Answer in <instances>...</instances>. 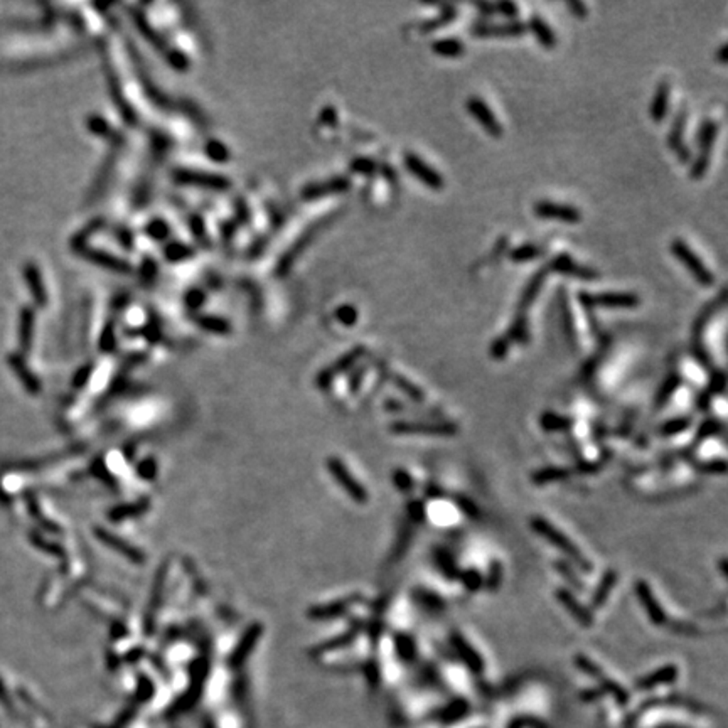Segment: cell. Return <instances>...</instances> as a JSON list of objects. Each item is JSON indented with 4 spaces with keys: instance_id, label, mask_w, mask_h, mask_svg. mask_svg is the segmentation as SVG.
<instances>
[{
    "instance_id": "cell-26",
    "label": "cell",
    "mask_w": 728,
    "mask_h": 728,
    "mask_svg": "<svg viewBox=\"0 0 728 728\" xmlns=\"http://www.w3.org/2000/svg\"><path fill=\"white\" fill-rule=\"evenodd\" d=\"M683 385V378L681 374L678 373H669L666 376V380L663 381L659 386V389H657L656 393V408H663L666 407L669 400L675 396V393L678 391L679 386Z\"/></svg>"
},
{
    "instance_id": "cell-43",
    "label": "cell",
    "mask_w": 728,
    "mask_h": 728,
    "mask_svg": "<svg viewBox=\"0 0 728 728\" xmlns=\"http://www.w3.org/2000/svg\"><path fill=\"white\" fill-rule=\"evenodd\" d=\"M496 14L506 17L507 21H516L518 14H520V9H518V5L514 2L502 0V2L496 3Z\"/></svg>"
},
{
    "instance_id": "cell-27",
    "label": "cell",
    "mask_w": 728,
    "mask_h": 728,
    "mask_svg": "<svg viewBox=\"0 0 728 728\" xmlns=\"http://www.w3.org/2000/svg\"><path fill=\"white\" fill-rule=\"evenodd\" d=\"M570 470L565 467H543V469L535 470L531 474V481L536 485H545L551 483H560V481L568 479Z\"/></svg>"
},
{
    "instance_id": "cell-2",
    "label": "cell",
    "mask_w": 728,
    "mask_h": 728,
    "mask_svg": "<svg viewBox=\"0 0 728 728\" xmlns=\"http://www.w3.org/2000/svg\"><path fill=\"white\" fill-rule=\"evenodd\" d=\"M669 250H671L672 256L690 271V275L694 278L698 285L707 287V289L715 285V275L712 274L707 263L698 256L696 252H693V248L685 240H681V238L672 240L671 245H669Z\"/></svg>"
},
{
    "instance_id": "cell-19",
    "label": "cell",
    "mask_w": 728,
    "mask_h": 728,
    "mask_svg": "<svg viewBox=\"0 0 728 728\" xmlns=\"http://www.w3.org/2000/svg\"><path fill=\"white\" fill-rule=\"evenodd\" d=\"M617 580H619V573H617L616 568L605 570L600 582H598V585L597 588H595L594 595H592V598H590L592 609H602V607H604L605 602L609 600L610 594H612L614 587L617 585Z\"/></svg>"
},
{
    "instance_id": "cell-37",
    "label": "cell",
    "mask_w": 728,
    "mask_h": 728,
    "mask_svg": "<svg viewBox=\"0 0 728 728\" xmlns=\"http://www.w3.org/2000/svg\"><path fill=\"white\" fill-rule=\"evenodd\" d=\"M720 432H723V425L718 420H713V418L712 420H705L696 432V442L709 439L713 435H718Z\"/></svg>"
},
{
    "instance_id": "cell-22",
    "label": "cell",
    "mask_w": 728,
    "mask_h": 728,
    "mask_svg": "<svg viewBox=\"0 0 728 728\" xmlns=\"http://www.w3.org/2000/svg\"><path fill=\"white\" fill-rule=\"evenodd\" d=\"M430 49H432L437 56L455 60V58L464 56L465 44L459 38H442L433 40V43L430 44Z\"/></svg>"
},
{
    "instance_id": "cell-23",
    "label": "cell",
    "mask_w": 728,
    "mask_h": 728,
    "mask_svg": "<svg viewBox=\"0 0 728 728\" xmlns=\"http://www.w3.org/2000/svg\"><path fill=\"white\" fill-rule=\"evenodd\" d=\"M505 336L511 341V344H528L529 343V321L526 312H518L513 324L506 330Z\"/></svg>"
},
{
    "instance_id": "cell-47",
    "label": "cell",
    "mask_w": 728,
    "mask_h": 728,
    "mask_svg": "<svg viewBox=\"0 0 728 728\" xmlns=\"http://www.w3.org/2000/svg\"><path fill=\"white\" fill-rule=\"evenodd\" d=\"M474 5H476V9H479V12L483 14V16H496V3L476 2Z\"/></svg>"
},
{
    "instance_id": "cell-7",
    "label": "cell",
    "mask_w": 728,
    "mask_h": 728,
    "mask_svg": "<svg viewBox=\"0 0 728 728\" xmlns=\"http://www.w3.org/2000/svg\"><path fill=\"white\" fill-rule=\"evenodd\" d=\"M403 160H404V167L410 171V174L413 175L415 179H418V181H420L422 184H425V186L430 187L432 191L444 189L445 181H444L442 174H440L435 167L426 164L420 156H417V154H413V152H408V154H404Z\"/></svg>"
},
{
    "instance_id": "cell-17",
    "label": "cell",
    "mask_w": 728,
    "mask_h": 728,
    "mask_svg": "<svg viewBox=\"0 0 728 728\" xmlns=\"http://www.w3.org/2000/svg\"><path fill=\"white\" fill-rule=\"evenodd\" d=\"M432 557L433 563H435L440 575H442L444 579H447V582H457L459 575H461V566H459L454 555H452L447 548L439 546L433 550Z\"/></svg>"
},
{
    "instance_id": "cell-9",
    "label": "cell",
    "mask_w": 728,
    "mask_h": 728,
    "mask_svg": "<svg viewBox=\"0 0 728 728\" xmlns=\"http://www.w3.org/2000/svg\"><path fill=\"white\" fill-rule=\"evenodd\" d=\"M546 268L548 271H555V274L565 275V277L580 278V280H595L600 277V274L595 268L577 263L570 253H560L558 256H555Z\"/></svg>"
},
{
    "instance_id": "cell-35",
    "label": "cell",
    "mask_w": 728,
    "mask_h": 728,
    "mask_svg": "<svg viewBox=\"0 0 728 728\" xmlns=\"http://www.w3.org/2000/svg\"><path fill=\"white\" fill-rule=\"evenodd\" d=\"M511 345H513L511 341L502 334L501 337H496V339L492 341L491 348H489V354H491V358L496 359V361H501V359H505L506 356L509 354Z\"/></svg>"
},
{
    "instance_id": "cell-3",
    "label": "cell",
    "mask_w": 728,
    "mask_h": 728,
    "mask_svg": "<svg viewBox=\"0 0 728 728\" xmlns=\"http://www.w3.org/2000/svg\"><path fill=\"white\" fill-rule=\"evenodd\" d=\"M718 123H716V120H705L703 123L700 125V128H698V135H696V142H698V147H700V152H698V157L694 159L693 164H691V179H694V181H700V179L705 178V174H707L708 167H709V160H712V150H713V145H715L716 142V135H718Z\"/></svg>"
},
{
    "instance_id": "cell-39",
    "label": "cell",
    "mask_w": 728,
    "mask_h": 728,
    "mask_svg": "<svg viewBox=\"0 0 728 728\" xmlns=\"http://www.w3.org/2000/svg\"><path fill=\"white\" fill-rule=\"evenodd\" d=\"M454 501H455V505L461 507L462 513H464L465 516H469L470 520H479L481 511H479V507L474 505L472 499H467L465 496H454Z\"/></svg>"
},
{
    "instance_id": "cell-45",
    "label": "cell",
    "mask_w": 728,
    "mask_h": 728,
    "mask_svg": "<svg viewBox=\"0 0 728 728\" xmlns=\"http://www.w3.org/2000/svg\"><path fill=\"white\" fill-rule=\"evenodd\" d=\"M566 7H568L570 12H572L577 19H585L587 17V14H588L587 5L583 2H580V0H575V2H566Z\"/></svg>"
},
{
    "instance_id": "cell-44",
    "label": "cell",
    "mask_w": 728,
    "mask_h": 728,
    "mask_svg": "<svg viewBox=\"0 0 728 728\" xmlns=\"http://www.w3.org/2000/svg\"><path fill=\"white\" fill-rule=\"evenodd\" d=\"M408 513H410V518L413 520V523L422 524L425 521V505L422 501L408 502Z\"/></svg>"
},
{
    "instance_id": "cell-41",
    "label": "cell",
    "mask_w": 728,
    "mask_h": 728,
    "mask_svg": "<svg viewBox=\"0 0 728 728\" xmlns=\"http://www.w3.org/2000/svg\"><path fill=\"white\" fill-rule=\"evenodd\" d=\"M393 483H395L396 487H398L402 492H410L411 489L415 487L413 477H411L410 474L403 469L395 470V474H393Z\"/></svg>"
},
{
    "instance_id": "cell-38",
    "label": "cell",
    "mask_w": 728,
    "mask_h": 728,
    "mask_svg": "<svg viewBox=\"0 0 728 728\" xmlns=\"http://www.w3.org/2000/svg\"><path fill=\"white\" fill-rule=\"evenodd\" d=\"M727 386V378L725 373L722 369H712V378H709V383L707 391L709 395H720V393L725 389Z\"/></svg>"
},
{
    "instance_id": "cell-5",
    "label": "cell",
    "mask_w": 728,
    "mask_h": 728,
    "mask_svg": "<svg viewBox=\"0 0 728 728\" xmlns=\"http://www.w3.org/2000/svg\"><path fill=\"white\" fill-rule=\"evenodd\" d=\"M391 430L398 435L424 437H454L459 433V426L452 422H396L391 425Z\"/></svg>"
},
{
    "instance_id": "cell-31",
    "label": "cell",
    "mask_w": 728,
    "mask_h": 728,
    "mask_svg": "<svg viewBox=\"0 0 728 728\" xmlns=\"http://www.w3.org/2000/svg\"><path fill=\"white\" fill-rule=\"evenodd\" d=\"M457 582H461L462 587H464L467 592L476 594V592L484 588V575L477 568H465L461 570V575H459Z\"/></svg>"
},
{
    "instance_id": "cell-1",
    "label": "cell",
    "mask_w": 728,
    "mask_h": 728,
    "mask_svg": "<svg viewBox=\"0 0 728 728\" xmlns=\"http://www.w3.org/2000/svg\"><path fill=\"white\" fill-rule=\"evenodd\" d=\"M531 529L536 533V535L543 536V538H545L550 545L557 546L561 553H565L566 557H568L570 560L577 565L575 568L582 570V572H585V573H592V570H594L592 561L588 560V558L579 550V548H577L575 543H573L572 539H570L568 536L561 531V529H558L557 526L551 524L550 521L542 516L531 518Z\"/></svg>"
},
{
    "instance_id": "cell-30",
    "label": "cell",
    "mask_w": 728,
    "mask_h": 728,
    "mask_svg": "<svg viewBox=\"0 0 728 728\" xmlns=\"http://www.w3.org/2000/svg\"><path fill=\"white\" fill-rule=\"evenodd\" d=\"M395 646L403 663H411L417 657V642L408 632H398L395 635Z\"/></svg>"
},
{
    "instance_id": "cell-32",
    "label": "cell",
    "mask_w": 728,
    "mask_h": 728,
    "mask_svg": "<svg viewBox=\"0 0 728 728\" xmlns=\"http://www.w3.org/2000/svg\"><path fill=\"white\" fill-rule=\"evenodd\" d=\"M502 573H505V568H502V563L499 560H491V563H489V568H487V573H485L484 577V588L489 592H496L501 588V583H502Z\"/></svg>"
},
{
    "instance_id": "cell-29",
    "label": "cell",
    "mask_w": 728,
    "mask_h": 728,
    "mask_svg": "<svg viewBox=\"0 0 728 728\" xmlns=\"http://www.w3.org/2000/svg\"><path fill=\"white\" fill-rule=\"evenodd\" d=\"M691 425H693V418L688 417V415L671 418V420H666L664 424H661L659 426H657V435H661V437L679 435V433L686 432Z\"/></svg>"
},
{
    "instance_id": "cell-16",
    "label": "cell",
    "mask_w": 728,
    "mask_h": 728,
    "mask_svg": "<svg viewBox=\"0 0 728 728\" xmlns=\"http://www.w3.org/2000/svg\"><path fill=\"white\" fill-rule=\"evenodd\" d=\"M548 274H550V271H548V268L545 267L536 271V274L529 278L528 283L524 285L523 292H521L520 302H518V312H528V308L531 307L533 302L536 300V297L542 292L543 285H545L548 278Z\"/></svg>"
},
{
    "instance_id": "cell-14",
    "label": "cell",
    "mask_w": 728,
    "mask_h": 728,
    "mask_svg": "<svg viewBox=\"0 0 728 728\" xmlns=\"http://www.w3.org/2000/svg\"><path fill=\"white\" fill-rule=\"evenodd\" d=\"M686 115H688L686 110L683 108L681 112L676 115V119L671 125V130H669V135H668L669 149H671L672 152L678 156V159L681 160L683 164H690L691 162V150L688 149L685 138H683V134H685V127H686Z\"/></svg>"
},
{
    "instance_id": "cell-20",
    "label": "cell",
    "mask_w": 728,
    "mask_h": 728,
    "mask_svg": "<svg viewBox=\"0 0 728 728\" xmlns=\"http://www.w3.org/2000/svg\"><path fill=\"white\" fill-rule=\"evenodd\" d=\"M678 679V666L675 664H666V666L656 669L651 675H646L644 678H641L638 681L639 690H653V688L659 685H669V683H675Z\"/></svg>"
},
{
    "instance_id": "cell-12",
    "label": "cell",
    "mask_w": 728,
    "mask_h": 728,
    "mask_svg": "<svg viewBox=\"0 0 728 728\" xmlns=\"http://www.w3.org/2000/svg\"><path fill=\"white\" fill-rule=\"evenodd\" d=\"M634 590H635V595H638L639 602H641L642 609H644L647 617L651 619V622H653L654 626H664V624H668L666 612H664L663 607H661L659 602H657L656 595H654L653 588H651L649 583H647L646 580L639 579L638 582L634 583Z\"/></svg>"
},
{
    "instance_id": "cell-4",
    "label": "cell",
    "mask_w": 728,
    "mask_h": 728,
    "mask_svg": "<svg viewBox=\"0 0 728 728\" xmlns=\"http://www.w3.org/2000/svg\"><path fill=\"white\" fill-rule=\"evenodd\" d=\"M579 302L585 311H592L595 307L609 308H634L641 304L638 293L634 292H579Z\"/></svg>"
},
{
    "instance_id": "cell-28",
    "label": "cell",
    "mask_w": 728,
    "mask_h": 728,
    "mask_svg": "<svg viewBox=\"0 0 728 728\" xmlns=\"http://www.w3.org/2000/svg\"><path fill=\"white\" fill-rule=\"evenodd\" d=\"M543 253H545V248H542V246L533 245V243H524V245H520L514 250H511L509 260L514 263H528L533 262V260L542 258Z\"/></svg>"
},
{
    "instance_id": "cell-42",
    "label": "cell",
    "mask_w": 728,
    "mask_h": 728,
    "mask_svg": "<svg viewBox=\"0 0 728 728\" xmlns=\"http://www.w3.org/2000/svg\"><path fill=\"white\" fill-rule=\"evenodd\" d=\"M561 317H563V327L566 330V336H568V339L575 341V326H573V317H572V312H570V307H568V302L561 297Z\"/></svg>"
},
{
    "instance_id": "cell-46",
    "label": "cell",
    "mask_w": 728,
    "mask_h": 728,
    "mask_svg": "<svg viewBox=\"0 0 728 728\" xmlns=\"http://www.w3.org/2000/svg\"><path fill=\"white\" fill-rule=\"evenodd\" d=\"M712 398L713 396L709 395L708 391H701L700 395L696 396V408L700 411H708L709 404H712Z\"/></svg>"
},
{
    "instance_id": "cell-48",
    "label": "cell",
    "mask_w": 728,
    "mask_h": 728,
    "mask_svg": "<svg viewBox=\"0 0 728 728\" xmlns=\"http://www.w3.org/2000/svg\"><path fill=\"white\" fill-rule=\"evenodd\" d=\"M718 60H720V62H723V64H725V62H727V44H723V46L720 47V51H718Z\"/></svg>"
},
{
    "instance_id": "cell-34",
    "label": "cell",
    "mask_w": 728,
    "mask_h": 728,
    "mask_svg": "<svg viewBox=\"0 0 728 728\" xmlns=\"http://www.w3.org/2000/svg\"><path fill=\"white\" fill-rule=\"evenodd\" d=\"M555 570H557V572L560 573V575L563 577V579L568 580V582L572 583V585L575 587L577 590H580V592L585 590V583H583L582 580H580L579 572L575 570V566L566 563V561H563V560H557V561H555Z\"/></svg>"
},
{
    "instance_id": "cell-33",
    "label": "cell",
    "mask_w": 728,
    "mask_h": 728,
    "mask_svg": "<svg viewBox=\"0 0 728 728\" xmlns=\"http://www.w3.org/2000/svg\"><path fill=\"white\" fill-rule=\"evenodd\" d=\"M415 598H417L418 604L424 607V609L430 610V612H440V610H444L445 605H447L439 595L428 590H418L417 594H415Z\"/></svg>"
},
{
    "instance_id": "cell-40",
    "label": "cell",
    "mask_w": 728,
    "mask_h": 728,
    "mask_svg": "<svg viewBox=\"0 0 728 728\" xmlns=\"http://www.w3.org/2000/svg\"><path fill=\"white\" fill-rule=\"evenodd\" d=\"M696 469L703 474H716V476H723L727 472V462L723 459H715V461L709 462H701L696 465Z\"/></svg>"
},
{
    "instance_id": "cell-21",
    "label": "cell",
    "mask_w": 728,
    "mask_h": 728,
    "mask_svg": "<svg viewBox=\"0 0 728 728\" xmlns=\"http://www.w3.org/2000/svg\"><path fill=\"white\" fill-rule=\"evenodd\" d=\"M669 110V84L666 81H661L656 88V93H654L653 101H651V119L656 123H661L668 115Z\"/></svg>"
},
{
    "instance_id": "cell-8",
    "label": "cell",
    "mask_w": 728,
    "mask_h": 728,
    "mask_svg": "<svg viewBox=\"0 0 728 728\" xmlns=\"http://www.w3.org/2000/svg\"><path fill=\"white\" fill-rule=\"evenodd\" d=\"M465 108H467V113H469L470 117H474V119L477 120V123H479L481 127H483L484 130L491 135V137H494V138L502 137L505 130H502L501 121L498 120V117L494 115L491 106H489L483 98L470 97L469 100L465 101Z\"/></svg>"
},
{
    "instance_id": "cell-11",
    "label": "cell",
    "mask_w": 728,
    "mask_h": 728,
    "mask_svg": "<svg viewBox=\"0 0 728 728\" xmlns=\"http://www.w3.org/2000/svg\"><path fill=\"white\" fill-rule=\"evenodd\" d=\"M528 31L524 22L521 21H507L502 24H487V22H479V24L470 27V34L476 38H520Z\"/></svg>"
},
{
    "instance_id": "cell-36",
    "label": "cell",
    "mask_w": 728,
    "mask_h": 728,
    "mask_svg": "<svg viewBox=\"0 0 728 728\" xmlns=\"http://www.w3.org/2000/svg\"><path fill=\"white\" fill-rule=\"evenodd\" d=\"M395 383L398 385L411 400H415V402H425V393L420 386L411 383L410 380H407V378L403 376H395Z\"/></svg>"
},
{
    "instance_id": "cell-6",
    "label": "cell",
    "mask_w": 728,
    "mask_h": 728,
    "mask_svg": "<svg viewBox=\"0 0 728 728\" xmlns=\"http://www.w3.org/2000/svg\"><path fill=\"white\" fill-rule=\"evenodd\" d=\"M533 213L539 219L560 221L566 224H577L582 221V211L572 204H560L553 201H536Z\"/></svg>"
},
{
    "instance_id": "cell-15",
    "label": "cell",
    "mask_w": 728,
    "mask_h": 728,
    "mask_svg": "<svg viewBox=\"0 0 728 728\" xmlns=\"http://www.w3.org/2000/svg\"><path fill=\"white\" fill-rule=\"evenodd\" d=\"M329 467H330V472H332V476L336 477L337 481H339L341 485L345 489V492H348L349 496H351L354 501L358 502H366L367 501V492L366 489L363 487L361 484L358 483V481L354 479V477L351 476V472H348V469L341 464L339 461H336V459H332V461L329 462Z\"/></svg>"
},
{
    "instance_id": "cell-49",
    "label": "cell",
    "mask_w": 728,
    "mask_h": 728,
    "mask_svg": "<svg viewBox=\"0 0 728 728\" xmlns=\"http://www.w3.org/2000/svg\"><path fill=\"white\" fill-rule=\"evenodd\" d=\"M720 570H722L723 577H725V579H727L728 575H727V560H725V558H723V560L720 561Z\"/></svg>"
},
{
    "instance_id": "cell-10",
    "label": "cell",
    "mask_w": 728,
    "mask_h": 728,
    "mask_svg": "<svg viewBox=\"0 0 728 728\" xmlns=\"http://www.w3.org/2000/svg\"><path fill=\"white\" fill-rule=\"evenodd\" d=\"M555 597H557V600L565 607L566 612H568L570 616H572L573 619L580 624V626L585 629L594 627V624H595L594 612L590 610V607L582 604L580 598L577 597V595L573 594L570 588H557Z\"/></svg>"
},
{
    "instance_id": "cell-24",
    "label": "cell",
    "mask_w": 728,
    "mask_h": 728,
    "mask_svg": "<svg viewBox=\"0 0 728 728\" xmlns=\"http://www.w3.org/2000/svg\"><path fill=\"white\" fill-rule=\"evenodd\" d=\"M440 9L442 10H440L439 16L422 22L420 32H424V34H430V32L439 31V29H442L447 24H450V22L455 21V17H457V9H455V5H452V3H445V5H440Z\"/></svg>"
},
{
    "instance_id": "cell-18",
    "label": "cell",
    "mask_w": 728,
    "mask_h": 728,
    "mask_svg": "<svg viewBox=\"0 0 728 728\" xmlns=\"http://www.w3.org/2000/svg\"><path fill=\"white\" fill-rule=\"evenodd\" d=\"M526 27L533 32L536 40H538L545 49H555V47H557V34H555V31L550 27V24H548L539 14H533V16L529 17V22Z\"/></svg>"
},
{
    "instance_id": "cell-13",
    "label": "cell",
    "mask_w": 728,
    "mask_h": 728,
    "mask_svg": "<svg viewBox=\"0 0 728 728\" xmlns=\"http://www.w3.org/2000/svg\"><path fill=\"white\" fill-rule=\"evenodd\" d=\"M450 644L454 647L455 653H457V656L462 659V663H464L470 671L476 672V675H481V672L484 671L483 656L474 649V646L469 644V641L464 638L462 632L452 631Z\"/></svg>"
},
{
    "instance_id": "cell-25",
    "label": "cell",
    "mask_w": 728,
    "mask_h": 728,
    "mask_svg": "<svg viewBox=\"0 0 728 728\" xmlns=\"http://www.w3.org/2000/svg\"><path fill=\"white\" fill-rule=\"evenodd\" d=\"M538 424L548 433L568 432V430L575 425V420H573L572 417H566V415L555 413V411H545V413H542V417H539Z\"/></svg>"
}]
</instances>
